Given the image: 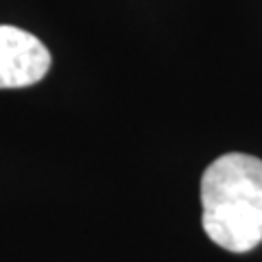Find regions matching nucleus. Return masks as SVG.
<instances>
[{
  "mask_svg": "<svg viewBox=\"0 0 262 262\" xmlns=\"http://www.w3.org/2000/svg\"><path fill=\"white\" fill-rule=\"evenodd\" d=\"M51 53L33 33L0 24V90L29 88L51 70Z\"/></svg>",
  "mask_w": 262,
  "mask_h": 262,
  "instance_id": "2",
  "label": "nucleus"
},
{
  "mask_svg": "<svg viewBox=\"0 0 262 262\" xmlns=\"http://www.w3.org/2000/svg\"><path fill=\"white\" fill-rule=\"evenodd\" d=\"M201 223L208 238L232 253L262 243V160L225 153L201 177Z\"/></svg>",
  "mask_w": 262,
  "mask_h": 262,
  "instance_id": "1",
  "label": "nucleus"
}]
</instances>
